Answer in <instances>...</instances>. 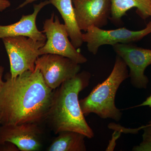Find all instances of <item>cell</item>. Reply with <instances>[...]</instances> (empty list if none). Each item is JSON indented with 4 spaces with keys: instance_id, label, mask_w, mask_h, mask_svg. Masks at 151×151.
Segmentation results:
<instances>
[{
    "instance_id": "6da1fadb",
    "label": "cell",
    "mask_w": 151,
    "mask_h": 151,
    "mask_svg": "<svg viewBox=\"0 0 151 151\" xmlns=\"http://www.w3.org/2000/svg\"><path fill=\"white\" fill-rule=\"evenodd\" d=\"M54 93L37 68L14 78L7 74L0 92L1 125L39 124L47 119Z\"/></svg>"
},
{
    "instance_id": "7a4b0ae2",
    "label": "cell",
    "mask_w": 151,
    "mask_h": 151,
    "mask_svg": "<svg viewBox=\"0 0 151 151\" xmlns=\"http://www.w3.org/2000/svg\"><path fill=\"white\" fill-rule=\"evenodd\" d=\"M91 76L87 71L79 72L54 90L47 119L55 134L73 131L89 139L94 137V132L85 120L78 100V94L89 85Z\"/></svg>"
},
{
    "instance_id": "3957f363",
    "label": "cell",
    "mask_w": 151,
    "mask_h": 151,
    "mask_svg": "<svg viewBox=\"0 0 151 151\" xmlns=\"http://www.w3.org/2000/svg\"><path fill=\"white\" fill-rule=\"evenodd\" d=\"M128 78V66L117 55L113 70L108 78L95 86L88 96L79 100L84 116L93 113L102 119L120 121L123 113L116 107L115 97L120 85Z\"/></svg>"
},
{
    "instance_id": "277c9868",
    "label": "cell",
    "mask_w": 151,
    "mask_h": 151,
    "mask_svg": "<svg viewBox=\"0 0 151 151\" xmlns=\"http://www.w3.org/2000/svg\"><path fill=\"white\" fill-rule=\"evenodd\" d=\"M10 64V76L16 77L25 71L35 70L39 50L46 41H37L25 36L2 39Z\"/></svg>"
},
{
    "instance_id": "5b68a950",
    "label": "cell",
    "mask_w": 151,
    "mask_h": 151,
    "mask_svg": "<svg viewBox=\"0 0 151 151\" xmlns=\"http://www.w3.org/2000/svg\"><path fill=\"white\" fill-rule=\"evenodd\" d=\"M42 32L46 36V40L40 49V56L44 54H56L70 58L79 64L87 62L86 58L69 41L65 25L60 23L58 17H55L54 13L45 21Z\"/></svg>"
},
{
    "instance_id": "8992f818",
    "label": "cell",
    "mask_w": 151,
    "mask_h": 151,
    "mask_svg": "<svg viewBox=\"0 0 151 151\" xmlns=\"http://www.w3.org/2000/svg\"><path fill=\"white\" fill-rule=\"evenodd\" d=\"M151 33V21L143 29L132 31L125 27L113 30H104L92 26L82 34L83 42L86 43L89 52L96 55L100 46H113L119 43H132L142 39Z\"/></svg>"
},
{
    "instance_id": "52a82bcc",
    "label": "cell",
    "mask_w": 151,
    "mask_h": 151,
    "mask_svg": "<svg viewBox=\"0 0 151 151\" xmlns=\"http://www.w3.org/2000/svg\"><path fill=\"white\" fill-rule=\"evenodd\" d=\"M35 68L40 71L46 85L55 90L63 82L78 74L81 67L80 64L67 57L46 54L38 58Z\"/></svg>"
},
{
    "instance_id": "ba28073f",
    "label": "cell",
    "mask_w": 151,
    "mask_h": 151,
    "mask_svg": "<svg viewBox=\"0 0 151 151\" xmlns=\"http://www.w3.org/2000/svg\"><path fill=\"white\" fill-rule=\"evenodd\" d=\"M113 47L117 55L129 68V77L132 86L138 89H147L149 80L145 72L146 68L151 65V50L132 43L117 44Z\"/></svg>"
},
{
    "instance_id": "9c48e42d",
    "label": "cell",
    "mask_w": 151,
    "mask_h": 151,
    "mask_svg": "<svg viewBox=\"0 0 151 151\" xmlns=\"http://www.w3.org/2000/svg\"><path fill=\"white\" fill-rule=\"evenodd\" d=\"M76 21L81 30L92 26L103 27L111 15V0H72Z\"/></svg>"
},
{
    "instance_id": "30bf717a",
    "label": "cell",
    "mask_w": 151,
    "mask_h": 151,
    "mask_svg": "<svg viewBox=\"0 0 151 151\" xmlns=\"http://www.w3.org/2000/svg\"><path fill=\"white\" fill-rule=\"evenodd\" d=\"M42 133L39 124L35 123L1 125L0 145L11 143L16 146L19 151H37L42 147Z\"/></svg>"
},
{
    "instance_id": "8fae6325",
    "label": "cell",
    "mask_w": 151,
    "mask_h": 151,
    "mask_svg": "<svg viewBox=\"0 0 151 151\" xmlns=\"http://www.w3.org/2000/svg\"><path fill=\"white\" fill-rule=\"evenodd\" d=\"M49 4H50L48 0L35 5L32 14L22 15L18 22L13 24L6 26L0 25V39L25 36L35 40L46 41V36L38 29L36 22L39 12L44 7Z\"/></svg>"
},
{
    "instance_id": "7c38bea8",
    "label": "cell",
    "mask_w": 151,
    "mask_h": 151,
    "mask_svg": "<svg viewBox=\"0 0 151 151\" xmlns=\"http://www.w3.org/2000/svg\"><path fill=\"white\" fill-rule=\"evenodd\" d=\"M58 10L63 20L68 36L73 46L77 49L83 43L81 30L78 27L72 0H49Z\"/></svg>"
},
{
    "instance_id": "4fadbf2b",
    "label": "cell",
    "mask_w": 151,
    "mask_h": 151,
    "mask_svg": "<svg viewBox=\"0 0 151 151\" xmlns=\"http://www.w3.org/2000/svg\"><path fill=\"white\" fill-rule=\"evenodd\" d=\"M110 20L114 24H121L122 17L130 9L136 8L137 14L143 19L151 17L150 0H111Z\"/></svg>"
},
{
    "instance_id": "5bb4252c",
    "label": "cell",
    "mask_w": 151,
    "mask_h": 151,
    "mask_svg": "<svg viewBox=\"0 0 151 151\" xmlns=\"http://www.w3.org/2000/svg\"><path fill=\"white\" fill-rule=\"evenodd\" d=\"M48 147V151H85V138L83 134L73 131H63L58 134Z\"/></svg>"
},
{
    "instance_id": "9a60e30c",
    "label": "cell",
    "mask_w": 151,
    "mask_h": 151,
    "mask_svg": "<svg viewBox=\"0 0 151 151\" xmlns=\"http://www.w3.org/2000/svg\"><path fill=\"white\" fill-rule=\"evenodd\" d=\"M144 131L142 142L140 145L133 148V151H151V125H147L141 127Z\"/></svg>"
},
{
    "instance_id": "2e32d148",
    "label": "cell",
    "mask_w": 151,
    "mask_h": 151,
    "mask_svg": "<svg viewBox=\"0 0 151 151\" xmlns=\"http://www.w3.org/2000/svg\"><path fill=\"white\" fill-rule=\"evenodd\" d=\"M11 3L9 0H0V12H2L11 6Z\"/></svg>"
},
{
    "instance_id": "e0dca14e",
    "label": "cell",
    "mask_w": 151,
    "mask_h": 151,
    "mask_svg": "<svg viewBox=\"0 0 151 151\" xmlns=\"http://www.w3.org/2000/svg\"><path fill=\"white\" fill-rule=\"evenodd\" d=\"M142 106H149L150 108H151V94L142 103H141L139 105H137V106H135V107H134L133 108L142 107Z\"/></svg>"
},
{
    "instance_id": "ac0fdd59",
    "label": "cell",
    "mask_w": 151,
    "mask_h": 151,
    "mask_svg": "<svg viewBox=\"0 0 151 151\" xmlns=\"http://www.w3.org/2000/svg\"><path fill=\"white\" fill-rule=\"evenodd\" d=\"M4 67L0 65V92H1V89L2 88L3 84L4 83V81L2 80L3 74L4 73Z\"/></svg>"
},
{
    "instance_id": "d6986e66",
    "label": "cell",
    "mask_w": 151,
    "mask_h": 151,
    "mask_svg": "<svg viewBox=\"0 0 151 151\" xmlns=\"http://www.w3.org/2000/svg\"><path fill=\"white\" fill-rule=\"evenodd\" d=\"M36 1H37V0H25L23 3H22L19 6L18 9L22 8L25 6L27 5L28 4H31V3L33 2Z\"/></svg>"
},
{
    "instance_id": "ffe728a7",
    "label": "cell",
    "mask_w": 151,
    "mask_h": 151,
    "mask_svg": "<svg viewBox=\"0 0 151 151\" xmlns=\"http://www.w3.org/2000/svg\"><path fill=\"white\" fill-rule=\"evenodd\" d=\"M1 124V116H0V124Z\"/></svg>"
},
{
    "instance_id": "44dd1931",
    "label": "cell",
    "mask_w": 151,
    "mask_h": 151,
    "mask_svg": "<svg viewBox=\"0 0 151 151\" xmlns=\"http://www.w3.org/2000/svg\"><path fill=\"white\" fill-rule=\"evenodd\" d=\"M148 125H151V122H150V123H149V124H148Z\"/></svg>"
},
{
    "instance_id": "7402d4cb",
    "label": "cell",
    "mask_w": 151,
    "mask_h": 151,
    "mask_svg": "<svg viewBox=\"0 0 151 151\" xmlns=\"http://www.w3.org/2000/svg\"><path fill=\"white\" fill-rule=\"evenodd\" d=\"M150 1H151V0H150Z\"/></svg>"
}]
</instances>
